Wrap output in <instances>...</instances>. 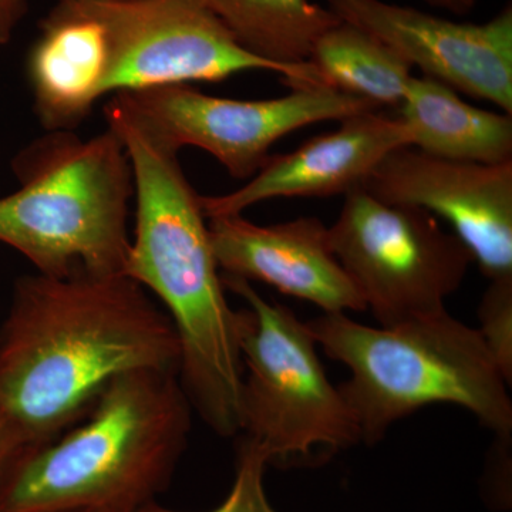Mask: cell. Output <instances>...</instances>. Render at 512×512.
I'll list each match as a JSON object with an SVG mask.
<instances>
[{
  "label": "cell",
  "mask_w": 512,
  "mask_h": 512,
  "mask_svg": "<svg viewBox=\"0 0 512 512\" xmlns=\"http://www.w3.org/2000/svg\"><path fill=\"white\" fill-rule=\"evenodd\" d=\"M180 362L170 316L128 276L23 275L0 325V420L20 456L80 423L116 377Z\"/></svg>",
  "instance_id": "6da1fadb"
},
{
  "label": "cell",
  "mask_w": 512,
  "mask_h": 512,
  "mask_svg": "<svg viewBox=\"0 0 512 512\" xmlns=\"http://www.w3.org/2000/svg\"><path fill=\"white\" fill-rule=\"evenodd\" d=\"M107 124L126 148L134 178L136 228L126 276L157 296L180 339V376L192 410L217 436L241 431L244 377L239 323L225 296L201 195L177 148L114 94Z\"/></svg>",
  "instance_id": "7a4b0ae2"
},
{
  "label": "cell",
  "mask_w": 512,
  "mask_h": 512,
  "mask_svg": "<svg viewBox=\"0 0 512 512\" xmlns=\"http://www.w3.org/2000/svg\"><path fill=\"white\" fill-rule=\"evenodd\" d=\"M192 412L175 370L116 377L80 423L13 460L0 512L143 511L173 480Z\"/></svg>",
  "instance_id": "3957f363"
},
{
  "label": "cell",
  "mask_w": 512,
  "mask_h": 512,
  "mask_svg": "<svg viewBox=\"0 0 512 512\" xmlns=\"http://www.w3.org/2000/svg\"><path fill=\"white\" fill-rule=\"evenodd\" d=\"M306 325L326 356L350 370L339 390L363 443H379L394 423L431 404L463 407L495 436L510 439V386L478 330L447 311L389 328L346 313H323Z\"/></svg>",
  "instance_id": "277c9868"
},
{
  "label": "cell",
  "mask_w": 512,
  "mask_h": 512,
  "mask_svg": "<svg viewBox=\"0 0 512 512\" xmlns=\"http://www.w3.org/2000/svg\"><path fill=\"white\" fill-rule=\"evenodd\" d=\"M19 190L0 198V242L52 278L126 275L130 160L107 128L83 140L47 131L12 161Z\"/></svg>",
  "instance_id": "5b68a950"
},
{
  "label": "cell",
  "mask_w": 512,
  "mask_h": 512,
  "mask_svg": "<svg viewBox=\"0 0 512 512\" xmlns=\"http://www.w3.org/2000/svg\"><path fill=\"white\" fill-rule=\"evenodd\" d=\"M221 279L248 305L239 323L244 365L239 433L244 439L274 466L312 464L362 443L308 325L285 305L262 298L251 282L227 275Z\"/></svg>",
  "instance_id": "8992f818"
},
{
  "label": "cell",
  "mask_w": 512,
  "mask_h": 512,
  "mask_svg": "<svg viewBox=\"0 0 512 512\" xmlns=\"http://www.w3.org/2000/svg\"><path fill=\"white\" fill-rule=\"evenodd\" d=\"M329 241L366 311L384 328L446 311L474 262L430 212L386 204L365 187L345 195Z\"/></svg>",
  "instance_id": "52a82bcc"
},
{
  "label": "cell",
  "mask_w": 512,
  "mask_h": 512,
  "mask_svg": "<svg viewBox=\"0 0 512 512\" xmlns=\"http://www.w3.org/2000/svg\"><path fill=\"white\" fill-rule=\"evenodd\" d=\"M109 33L107 94L191 82H221L265 70L286 86L325 87L311 63L285 67L256 57L202 0H79Z\"/></svg>",
  "instance_id": "ba28073f"
},
{
  "label": "cell",
  "mask_w": 512,
  "mask_h": 512,
  "mask_svg": "<svg viewBox=\"0 0 512 512\" xmlns=\"http://www.w3.org/2000/svg\"><path fill=\"white\" fill-rule=\"evenodd\" d=\"M116 94L178 151L201 148L239 180L254 177L268 160L269 148L292 131L379 109L329 87H296L268 100L222 99L187 84Z\"/></svg>",
  "instance_id": "9c48e42d"
},
{
  "label": "cell",
  "mask_w": 512,
  "mask_h": 512,
  "mask_svg": "<svg viewBox=\"0 0 512 512\" xmlns=\"http://www.w3.org/2000/svg\"><path fill=\"white\" fill-rule=\"evenodd\" d=\"M363 187L386 204L443 218L490 281L512 278V161L463 163L402 147Z\"/></svg>",
  "instance_id": "30bf717a"
},
{
  "label": "cell",
  "mask_w": 512,
  "mask_h": 512,
  "mask_svg": "<svg viewBox=\"0 0 512 512\" xmlns=\"http://www.w3.org/2000/svg\"><path fill=\"white\" fill-rule=\"evenodd\" d=\"M340 22L377 37L423 76L512 114V9L454 22L383 0H328Z\"/></svg>",
  "instance_id": "8fae6325"
},
{
  "label": "cell",
  "mask_w": 512,
  "mask_h": 512,
  "mask_svg": "<svg viewBox=\"0 0 512 512\" xmlns=\"http://www.w3.org/2000/svg\"><path fill=\"white\" fill-rule=\"evenodd\" d=\"M207 221L221 275L262 282L325 313L366 311L365 301L333 254L329 228L319 218L258 225L239 214Z\"/></svg>",
  "instance_id": "7c38bea8"
},
{
  "label": "cell",
  "mask_w": 512,
  "mask_h": 512,
  "mask_svg": "<svg viewBox=\"0 0 512 512\" xmlns=\"http://www.w3.org/2000/svg\"><path fill=\"white\" fill-rule=\"evenodd\" d=\"M413 146L412 128L376 111L340 121L298 150L269 157L249 183L228 194L202 197L205 217L239 215L274 198H326L363 187L387 154Z\"/></svg>",
  "instance_id": "4fadbf2b"
},
{
  "label": "cell",
  "mask_w": 512,
  "mask_h": 512,
  "mask_svg": "<svg viewBox=\"0 0 512 512\" xmlns=\"http://www.w3.org/2000/svg\"><path fill=\"white\" fill-rule=\"evenodd\" d=\"M26 67L40 124L47 131H73L107 94L111 47L106 26L79 0H59L40 23Z\"/></svg>",
  "instance_id": "5bb4252c"
},
{
  "label": "cell",
  "mask_w": 512,
  "mask_h": 512,
  "mask_svg": "<svg viewBox=\"0 0 512 512\" xmlns=\"http://www.w3.org/2000/svg\"><path fill=\"white\" fill-rule=\"evenodd\" d=\"M399 110L412 147L423 153L463 163L512 161V114L471 106L439 80L413 76Z\"/></svg>",
  "instance_id": "9a60e30c"
},
{
  "label": "cell",
  "mask_w": 512,
  "mask_h": 512,
  "mask_svg": "<svg viewBox=\"0 0 512 512\" xmlns=\"http://www.w3.org/2000/svg\"><path fill=\"white\" fill-rule=\"evenodd\" d=\"M249 53L285 67L308 63L320 36L339 25L312 0H202Z\"/></svg>",
  "instance_id": "2e32d148"
},
{
  "label": "cell",
  "mask_w": 512,
  "mask_h": 512,
  "mask_svg": "<svg viewBox=\"0 0 512 512\" xmlns=\"http://www.w3.org/2000/svg\"><path fill=\"white\" fill-rule=\"evenodd\" d=\"M308 62L323 86L377 107L399 109L413 77L412 66L390 47L345 22L319 37Z\"/></svg>",
  "instance_id": "e0dca14e"
},
{
  "label": "cell",
  "mask_w": 512,
  "mask_h": 512,
  "mask_svg": "<svg viewBox=\"0 0 512 512\" xmlns=\"http://www.w3.org/2000/svg\"><path fill=\"white\" fill-rule=\"evenodd\" d=\"M480 333L488 352L504 376L512 382V278L495 279L488 285L478 308Z\"/></svg>",
  "instance_id": "ac0fdd59"
},
{
  "label": "cell",
  "mask_w": 512,
  "mask_h": 512,
  "mask_svg": "<svg viewBox=\"0 0 512 512\" xmlns=\"http://www.w3.org/2000/svg\"><path fill=\"white\" fill-rule=\"evenodd\" d=\"M268 460L265 454L251 441L242 440L238 447L235 480L224 503L208 512H278L269 503L266 495L264 476ZM141 512H180L160 507L157 503L148 505Z\"/></svg>",
  "instance_id": "d6986e66"
},
{
  "label": "cell",
  "mask_w": 512,
  "mask_h": 512,
  "mask_svg": "<svg viewBox=\"0 0 512 512\" xmlns=\"http://www.w3.org/2000/svg\"><path fill=\"white\" fill-rule=\"evenodd\" d=\"M28 12V0H0V46L8 45Z\"/></svg>",
  "instance_id": "ffe728a7"
},
{
  "label": "cell",
  "mask_w": 512,
  "mask_h": 512,
  "mask_svg": "<svg viewBox=\"0 0 512 512\" xmlns=\"http://www.w3.org/2000/svg\"><path fill=\"white\" fill-rule=\"evenodd\" d=\"M16 450L13 447L12 441L6 433L5 427H3L2 420H0V490H2L3 481H5L6 474H8L10 466H12L13 460H15Z\"/></svg>",
  "instance_id": "44dd1931"
},
{
  "label": "cell",
  "mask_w": 512,
  "mask_h": 512,
  "mask_svg": "<svg viewBox=\"0 0 512 512\" xmlns=\"http://www.w3.org/2000/svg\"><path fill=\"white\" fill-rule=\"evenodd\" d=\"M433 8L448 10L457 16L468 15L476 8L477 0H424Z\"/></svg>",
  "instance_id": "7402d4cb"
},
{
  "label": "cell",
  "mask_w": 512,
  "mask_h": 512,
  "mask_svg": "<svg viewBox=\"0 0 512 512\" xmlns=\"http://www.w3.org/2000/svg\"><path fill=\"white\" fill-rule=\"evenodd\" d=\"M69 512H90V511H69Z\"/></svg>",
  "instance_id": "603a6c76"
}]
</instances>
